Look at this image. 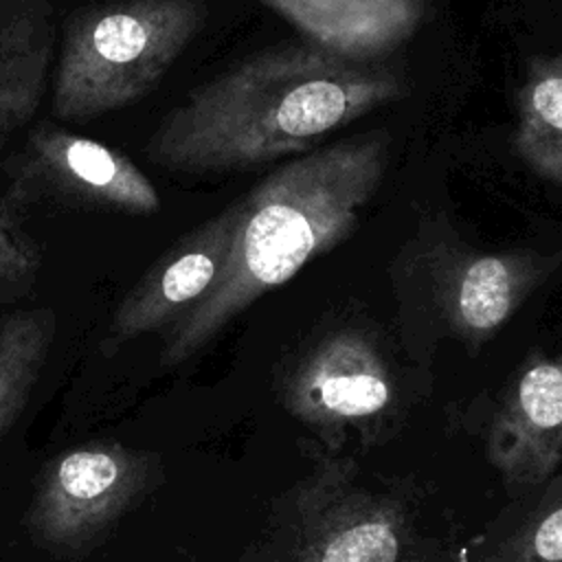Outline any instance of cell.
<instances>
[{
    "label": "cell",
    "mask_w": 562,
    "mask_h": 562,
    "mask_svg": "<svg viewBox=\"0 0 562 562\" xmlns=\"http://www.w3.org/2000/svg\"><path fill=\"white\" fill-rule=\"evenodd\" d=\"M272 562H435L411 512L360 483L349 459L323 461L274 518Z\"/></svg>",
    "instance_id": "4"
},
{
    "label": "cell",
    "mask_w": 562,
    "mask_h": 562,
    "mask_svg": "<svg viewBox=\"0 0 562 562\" xmlns=\"http://www.w3.org/2000/svg\"><path fill=\"white\" fill-rule=\"evenodd\" d=\"M514 151L533 173L562 184V53L527 64L516 97Z\"/></svg>",
    "instance_id": "13"
},
{
    "label": "cell",
    "mask_w": 562,
    "mask_h": 562,
    "mask_svg": "<svg viewBox=\"0 0 562 562\" xmlns=\"http://www.w3.org/2000/svg\"><path fill=\"white\" fill-rule=\"evenodd\" d=\"M290 415L338 446L349 430L373 432L395 415L393 373L360 329H334L318 338L290 369L283 382Z\"/></svg>",
    "instance_id": "7"
},
{
    "label": "cell",
    "mask_w": 562,
    "mask_h": 562,
    "mask_svg": "<svg viewBox=\"0 0 562 562\" xmlns=\"http://www.w3.org/2000/svg\"><path fill=\"white\" fill-rule=\"evenodd\" d=\"M53 37L46 0H0V138L35 116L48 79Z\"/></svg>",
    "instance_id": "12"
},
{
    "label": "cell",
    "mask_w": 562,
    "mask_h": 562,
    "mask_svg": "<svg viewBox=\"0 0 562 562\" xmlns=\"http://www.w3.org/2000/svg\"><path fill=\"white\" fill-rule=\"evenodd\" d=\"M562 252H448L435 266V299L468 345L490 340L560 266Z\"/></svg>",
    "instance_id": "10"
},
{
    "label": "cell",
    "mask_w": 562,
    "mask_h": 562,
    "mask_svg": "<svg viewBox=\"0 0 562 562\" xmlns=\"http://www.w3.org/2000/svg\"><path fill=\"white\" fill-rule=\"evenodd\" d=\"M165 481L158 452L90 441L53 457L40 472L24 525L55 555H81Z\"/></svg>",
    "instance_id": "5"
},
{
    "label": "cell",
    "mask_w": 562,
    "mask_h": 562,
    "mask_svg": "<svg viewBox=\"0 0 562 562\" xmlns=\"http://www.w3.org/2000/svg\"><path fill=\"white\" fill-rule=\"evenodd\" d=\"M402 90L391 70L310 42L270 46L191 90L156 125L145 154L169 171H244L316 149Z\"/></svg>",
    "instance_id": "1"
},
{
    "label": "cell",
    "mask_w": 562,
    "mask_h": 562,
    "mask_svg": "<svg viewBox=\"0 0 562 562\" xmlns=\"http://www.w3.org/2000/svg\"><path fill=\"white\" fill-rule=\"evenodd\" d=\"M485 454L509 490L540 487L562 465V353L531 349L487 430Z\"/></svg>",
    "instance_id": "9"
},
{
    "label": "cell",
    "mask_w": 562,
    "mask_h": 562,
    "mask_svg": "<svg viewBox=\"0 0 562 562\" xmlns=\"http://www.w3.org/2000/svg\"><path fill=\"white\" fill-rule=\"evenodd\" d=\"M279 13L310 44L353 61L380 57L408 40L424 0H257Z\"/></svg>",
    "instance_id": "11"
},
{
    "label": "cell",
    "mask_w": 562,
    "mask_h": 562,
    "mask_svg": "<svg viewBox=\"0 0 562 562\" xmlns=\"http://www.w3.org/2000/svg\"><path fill=\"white\" fill-rule=\"evenodd\" d=\"M9 200L64 209L149 215L160 209L151 180L123 151L42 123L4 162Z\"/></svg>",
    "instance_id": "6"
},
{
    "label": "cell",
    "mask_w": 562,
    "mask_h": 562,
    "mask_svg": "<svg viewBox=\"0 0 562 562\" xmlns=\"http://www.w3.org/2000/svg\"><path fill=\"white\" fill-rule=\"evenodd\" d=\"M531 492L479 562H562V470Z\"/></svg>",
    "instance_id": "15"
},
{
    "label": "cell",
    "mask_w": 562,
    "mask_h": 562,
    "mask_svg": "<svg viewBox=\"0 0 562 562\" xmlns=\"http://www.w3.org/2000/svg\"><path fill=\"white\" fill-rule=\"evenodd\" d=\"M57 331L53 307L13 310L0 318V441L24 411Z\"/></svg>",
    "instance_id": "14"
},
{
    "label": "cell",
    "mask_w": 562,
    "mask_h": 562,
    "mask_svg": "<svg viewBox=\"0 0 562 562\" xmlns=\"http://www.w3.org/2000/svg\"><path fill=\"white\" fill-rule=\"evenodd\" d=\"M237 202L209 217L162 252L116 305L101 340L103 353L125 342L169 329L217 281L231 250Z\"/></svg>",
    "instance_id": "8"
},
{
    "label": "cell",
    "mask_w": 562,
    "mask_h": 562,
    "mask_svg": "<svg viewBox=\"0 0 562 562\" xmlns=\"http://www.w3.org/2000/svg\"><path fill=\"white\" fill-rule=\"evenodd\" d=\"M384 167L386 136H353L277 167L235 200L237 222L224 268L167 329L160 364L171 369L193 358L259 296L347 239Z\"/></svg>",
    "instance_id": "2"
},
{
    "label": "cell",
    "mask_w": 562,
    "mask_h": 562,
    "mask_svg": "<svg viewBox=\"0 0 562 562\" xmlns=\"http://www.w3.org/2000/svg\"><path fill=\"white\" fill-rule=\"evenodd\" d=\"M37 272V246L18 226L7 200H0V303L24 296Z\"/></svg>",
    "instance_id": "16"
},
{
    "label": "cell",
    "mask_w": 562,
    "mask_h": 562,
    "mask_svg": "<svg viewBox=\"0 0 562 562\" xmlns=\"http://www.w3.org/2000/svg\"><path fill=\"white\" fill-rule=\"evenodd\" d=\"M204 0H105L75 11L53 83V114L88 123L149 94L206 20Z\"/></svg>",
    "instance_id": "3"
}]
</instances>
